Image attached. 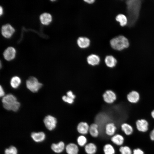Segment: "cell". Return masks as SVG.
Returning a JSON list of instances; mask_svg holds the SVG:
<instances>
[{"label": "cell", "mask_w": 154, "mask_h": 154, "mask_svg": "<svg viewBox=\"0 0 154 154\" xmlns=\"http://www.w3.org/2000/svg\"><path fill=\"white\" fill-rule=\"evenodd\" d=\"M128 25L129 27L134 25L139 19L141 7V1L129 0L126 1Z\"/></svg>", "instance_id": "obj_1"}, {"label": "cell", "mask_w": 154, "mask_h": 154, "mask_svg": "<svg viewBox=\"0 0 154 154\" xmlns=\"http://www.w3.org/2000/svg\"><path fill=\"white\" fill-rule=\"evenodd\" d=\"M110 44L112 48L119 51L126 49L130 46L129 40L123 35H119L112 38L110 41Z\"/></svg>", "instance_id": "obj_2"}, {"label": "cell", "mask_w": 154, "mask_h": 154, "mask_svg": "<svg viewBox=\"0 0 154 154\" xmlns=\"http://www.w3.org/2000/svg\"><path fill=\"white\" fill-rule=\"evenodd\" d=\"M42 85L39 82L38 79L34 77H30L26 81L27 88L31 91L33 93L37 92Z\"/></svg>", "instance_id": "obj_3"}, {"label": "cell", "mask_w": 154, "mask_h": 154, "mask_svg": "<svg viewBox=\"0 0 154 154\" xmlns=\"http://www.w3.org/2000/svg\"><path fill=\"white\" fill-rule=\"evenodd\" d=\"M135 125L137 129L139 132L145 133L149 130V123L146 119H137L135 121Z\"/></svg>", "instance_id": "obj_4"}, {"label": "cell", "mask_w": 154, "mask_h": 154, "mask_svg": "<svg viewBox=\"0 0 154 154\" xmlns=\"http://www.w3.org/2000/svg\"><path fill=\"white\" fill-rule=\"evenodd\" d=\"M102 97L104 101L108 104L114 103L117 99L116 93L114 91L110 90L106 91L103 94Z\"/></svg>", "instance_id": "obj_5"}, {"label": "cell", "mask_w": 154, "mask_h": 154, "mask_svg": "<svg viewBox=\"0 0 154 154\" xmlns=\"http://www.w3.org/2000/svg\"><path fill=\"white\" fill-rule=\"evenodd\" d=\"M43 122L46 128L49 130H52L55 128L57 120L54 117L48 115L44 118Z\"/></svg>", "instance_id": "obj_6"}, {"label": "cell", "mask_w": 154, "mask_h": 154, "mask_svg": "<svg viewBox=\"0 0 154 154\" xmlns=\"http://www.w3.org/2000/svg\"><path fill=\"white\" fill-rule=\"evenodd\" d=\"M15 31L14 28L9 24L3 25L1 27V34L5 38H9L11 37Z\"/></svg>", "instance_id": "obj_7"}, {"label": "cell", "mask_w": 154, "mask_h": 154, "mask_svg": "<svg viewBox=\"0 0 154 154\" xmlns=\"http://www.w3.org/2000/svg\"><path fill=\"white\" fill-rule=\"evenodd\" d=\"M140 96L139 93L135 90L130 92L127 96V101L131 104H136L139 101Z\"/></svg>", "instance_id": "obj_8"}, {"label": "cell", "mask_w": 154, "mask_h": 154, "mask_svg": "<svg viewBox=\"0 0 154 154\" xmlns=\"http://www.w3.org/2000/svg\"><path fill=\"white\" fill-rule=\"evenodd\" d=\"M89 126L87 122L81 121L78 124L76 130L80 135H85L89 133Z\"/></svg>", "instance_id": "obj_9"}, {"label": "cell", "mask_w": 154, "mask_h": 154, "mask_svg": "<svg viewBox=\"0 0 154 154\" xmlns=\"http://www.w3.org/2000/svg\"><path fill=\"white\" fill-rule=\"evenodd\" d=\"M117 127L115 123L112 122L107 123L105 126L106 134L108 136L112 137L116 134Z\"/></svg>", "instance_id": "obj_10"}, {"label": "cell", "mask_w": 154, "mask_h": 154, "mask_svg": "<svg viewBox=\"0 0 154 154\" xmlns=\"http://www.w3.org/2000/svg\"><path fill=\"white\" fill-rule=\"evenodd\" d=\"M16 53V50L14 48L9 47L5 50L3 53V56L6 60L9 61L14 59Z\"/></svg>", "instance_id": "obj_11"}, {"label": "cell", "mask_w": 154, "mask_h": 154, "mask_svg": "<svg viewBox=\"0 0 154 154\" xmlns=\"http://www.w3.org/2000/svg\"><path fill=\"white\" fill-rule=\"evenodd\" d=\"M110 140L114 144L120 147L123 145L125 142L124 137L119 133H116L111 137Z\"/></svg>", "instance_id": "obj_12"}, {"label": "cell", "mask_w": 154, "mask_h": 154, "mask_svg": "<svg viewBox=\"0 0 154 154\" xmlns=\"http://www.w3.org/2000/svg\"><path fill=\"white\" fill-rule=\"evenodd\" d=\"M65 149L67 154H78L79 151L78 145L73 143H68L66 146Z\"/></svg>", "instance_id": "obj_13"}, {"label": "cell", "mask_w": 154, "mask_h": 154, "mask_svg": "<svg viewBox=\"0 0 154 154\" xmlns=\"http://www.w3.org/2000/svg\"><path fill=\"white\" fill-rule=\"evenodd\" d=\"M121 131L125 135L130 136L132 135L134 131L133 127L130 124L126 122L123 123L121 125Z\"/></svg>", "instance_id": "obj_14"}, {"label": "cell", "mask_w": 154, "mask_h": 154, "mask_svg": "<svg viewBox=\"0 0 154 154\" xmlns=\"http://www.w3.org/2000/svg\"><path fill=\"white\" fill-rule=\"evenodd\" d=\"M99 125L96 123H92L90 125L89 133L91 136L94 138L98 137L99 135Z\"/></svg>", "instance_id": "obj_15"}, {"label": "cell", "mask_w": 154, "mask_h": 154, "mask_svg": "<svg viewBox=\"0 0 154 154\" xmlns=\"http://www.w3.org/2000/svg\"><path fill=\"white\" fill-rule=\"evenodd\" d=\"M84 150L86 154H95L97 151V147L94 143L90 142L84 147Z\"/></svg>", "instance_id": "obj_16"}, {"label": "cell", "mask_w": 154, "mask_h": 154, "mask_svg": "<svg viewBox=\"0 0 154 154\" xmlns=\"http://www.w3.org/2000/svg\"><path fill=\"white\" fill-rule=\"evenodd\" d=\"M100 61V57L95 54H91L88 56L87 58L88 64L92 66L98 65Z\"/></svg>", "instance_id": "obj_17"}, {"label": "cell", "mask_w": 154, "mask_h": 154, "mask_svg": "<svg viewBox=\"0 0 154 154\" xmlns=\"http://www.w3.org/2000/svg\"><path fill=\"white\" fill-rule=\"evenodd\" d=\"M105 62L107 67L112 68L116 66L117 61L116 59L113 56L108 55L105 58Z\"/></svg>", "instance_id": "obj_18"}, {"label": "cell", "mask_w": 154, "mask_h": 154, "mask_svg": "<svg viewBox=\"0 0 154 154\" xmlns=\"http://www.w3.org/2000/svg\"><path fill=\"white\" fill-rule=\"evenodd\" d=\"M64 143L60 141L57 143H53L51 146L52 149L55 153H62L65 148Z\"/></svg>", "instance_id": "obj_19"}, {"label": "cell", "mask_w": 154, "mask_h": 154, "mask_svg": "<svg viewBox=\"0 0 154 154\" xmlns=\"http://www.w3.org/2000/svg\"><path fill=\"white\" fill-rule=\"evenodd\" d=\"M116 21L119 23V25L122 27L126 26L128 25V21L126 16L123 14L120 13L116 17Z\"/></svg>", "instance_id": "obj_20"}, {"label": "cell", "mask_w": 154, "mask_h": 154, "mask_svg": "<svg viewBox=\"0 0 154 154\" xmlns=\"http://www.w3.org/2000/svg\"><path fill=\"white\" fill-rule=\"evenodd\" d=\"M77 43L80 48H86L89 46L90 41L89 39L87 37H80L77 39Z\"/></svg>", "instance_id": "obj_21"}, {"label": "cell", "mask_w": 154, "mask_h": 154, "mask_svg": "<svg viewBox=\"0 0 154 154\" xmlns=\"http://www.w3.org/2000/svg\"><path fill=\"white\" fill-rule=\"evenodd\" d=\"M40 19L41 23L43 25H48L52 21V17L50 14L48 13H44L40 15Z\"/></svg>", "instance_id": "obj_22"}, {"label": "cell", "mask_w": 154, "mask_h": 154, "mask_svg": "<svg viewBox=\"0 0 154 154\" xmlns=\"http://www.w3.org/2000/svg\"><path fill=\"white\" fill-rule=\"evenodd\" d=\"M17 101L16 97L11 94H9L3 97L2 102L3 104H9Z\"/></svg>", "instance_id": "obj_23"}, {"label": "cell", "mask_w": 154, "mask_h": 154, "mask_svg": "<svg viewBox=\"0 0 154 154\" xmlns=\"http://www.w3.org/2000/svg\"><path fill=\"white\" fill-rule=\"evenodd\" d=\"M31 137L35 142H39L43 141L45 139V135L42 132H33L31 134Z\"/></svg>", "instance_id": "obj_24"}, {"label": "cell", "mask_w": 154, "mask_h": 154, "mask_svg": "<svg viewBox=\"0 0 154 154\" xmlns=\"http://www.w3.org/2000/svg\"><path fill=\"white\" fill-rule=\"evenodd\" d=\"M3 106L7 110L16 112L19 110L20 106V104L19 102L17 101L9 104H3Z\"/></svg>", "instance_id": "obj_25"}, {"label": "cell", "mask_w": 154, "mask_h": 154, "mask_svg": "<svg viewBox=\"0 0 154 154\" xmlns=\"http://www.w3.org/2000/svg\"><path fill=\"white\" fill-rule=\"evenodd\" d=\"M103 150L104 154H115L116 153L114 146L109 143H106L104 146Z\"/></svg>", "instance_id": "obj_26"}, {"label": "cell", "mask_w": 154, "mask_h": 154, "mask_svg": "<svg viewBox=\"0 0 154 154\" xmlns=\"http://www.w3.org/2000/svg\"><path fill=\"white\" fill-rule=\"evenodd\" d=\"M21 83V78L19 77L16 76L12 77L10 82L11 86L14 89L17 88L20 85Z\"/></svg>", "instance_id": "obj_27"}, {"label": "cell", "mask_w": 154, "mask_h": 154, "mask_svg": "<svg viewBox=\"0 0 154 154\" xmlns=\"http://www.w3.org/2000/svg\"><path fill=\"white\" fill-rule=\"evenodd\" d=\"M87 139L85 135H80L76 139L77 144L80 147H84L87 143Z\"/></svg>", "instance_id": "obj_28"}, {"label": "cell", "mask_w": 154, "mask_h": 154, "mask_svg": "<svg viewBox=\"0 0 154 154\" xmlns=\"http://www.w3.org/2000/svg\"><path fill=\"white\" fill-rule=\"evenodd\" d=\"M119 150L120 154H132V149L127 145H122L120 147Z\"/></svg>", "instance_id": "obj_29"}, {"label": "cell", "mask_w": 154, "mask_h": 154, "mask_svg": "<svg viewBox=\"0 0 154 154\" xmlns=\"http://www.w3.org/2000/svg\"><path fill=\"white\" fill-rule=\"evenodd\" d=\"M5 154H17V151L15 147L11 146L5 150Z\"/></svg>", "instance_id": "obj_30"}, {"label": "cell", "mask_w": 154, "mask_h": 154, "mask_svg": "<svg viewBox=\"0 0 154 154\" xmlns=\"http://www.w3.org/2000/svg\"><path fill=\"white\" fill-rule=\"evenodd\" d=\"M62 99L64 102L69 104H72L74 102V99L67 95L62 96Z\"/></svg>", "instance_id": "obj_31"}, {"label": "cell", "mask_w": 154, "mask_h": 154, "mask_svg": "<svg viewBox=\"0 0 154 154\" xmlns=\"http://www.w3.org/2000/svg\"><path fill=\"white\" fill-rule=\"evenodd\" d=\"M132 154H145V153L142 149L139 148H137L133 150Z\"/></svg>", "instance_id": "obj_32"}, {"label": "cell", "mask_w": 154, "mask_h": 154, "mask_svg": "<svg viewBox=\"0 0 154 154\" xmlns=\"http://www.w3.org/2000/svg\"><path fill=\"white\" fill-rule=\"evenodd\" d=\"M66 95L70 97L72 99H74L76 98V95L74 94L73 92L71 90H69L66 93Z\"/></svg>", "instance_id": "obj_33"}, {"label": "cell", "mask_w": 154, "mask_h": 154, "mask_svg": "<svg viewBox=\"0 0 154 154\" xmlns=\"http://www.w3.org/2000/svg\"><path fill=\"white\" fill-rule=\"evenodd\" d=\"M149 137L151 141H154V127L149 133Z\"/></svg>", "instance_id": "obj_34"}, {"label": "cell", "mask_w": 154, "mask_h": 154, "mask_svg": "<svg viewBox=\"0 0 154 154\" xmlns=\"http://www.w3.org/2000/svg\"><path fill=\"white\" fill-rule=\"evenodd\" d=\"M0 96L1 97H3L5 95V93L3 87L0 86Z\"/></svg>", "instance_id": "obj_35"}, {"label": "cell", "mask_w": 154, "mask_h": 154, "mask_svg": "<svg viewBox=\"0 0 154 154\" xmlns=\"http://www.w3.org/2000/svg\"><path fill=\"white\" fill-rule=\"evenodd\" d=\"M85 2L88 4H92L94 2V0H86L84 1Z\"/></svg>", "instance_id": "obj_36"}, {"label": "cell", "mask_w": 154, "mask_h": 154, "mask_svg": "<svg viewBox=\"0 0 154 154\" xmlns=\"http://www.w3.org/2000/svg\"><path fill=\"white\" fill-rule=\"evenodd\" d=\"M150 116L152 118L154 119V109L151 112Z\"/></svg>", "instance_id": "obj_37"}, {"label": "cell", "mask_w": 154, "mask_h": 154, "mask_svg": "<svg viewBox=\"0 0 154 154\" xmlns=\"http://www.w3.org/2000/svg\"><path fill=\"white\" fill-rule=\"evenodd\" d=\"M0 15H1L3 13V8L1 6H0Z\"/></svg>", "instance_id": "obj_38"}]
</instances>
